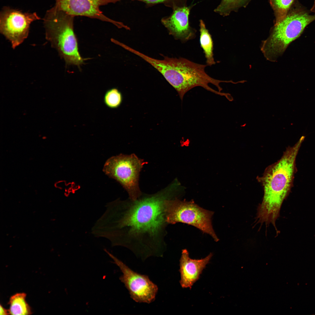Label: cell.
<instances>
[{
  "mask_svg": "<svg viewBox=\"0 0 315 315\" xmlns=\"http://www.w3.org/2000/svg\"><path fill=\"white\" fill-rule=\"evenodd\" d=\"M295 0H269L274 15V24L280 22L286 16L294 4Z\"/></svg>",
  "mask_w": 315,
  "mask_h": 315,
  "instance_id": "cell-16",
  "label": "cell"
},
{
  "mask_svg": "<svg viewBox=\"0 0 315 315\" xmlns=\"http://www.w3.org/2000/svg\"><path fill=\"white\" fill-rule=\"evenodd\" d=\"M305 138L302 136L294 146L288 147L280 159L267 167L262 176L257 178L264 191L262 202L257 210L258 223L271 224L276 229V220L291 187L296 158Z\"/></svg>",
  "mask_w": 315,
  "mask_h": 315,
  "instance_id": "cell-2",
  "label": "cell"
},
{
  "mask_svg": "<svg viewBox=\"0 0 315 315\" xmlns=\"http://www.w3.org/2000/svg\"><path fill=\"white\" fill-rule=\"evenodd\" d=\"M136 1L145 3L147 6L151 7L159 4H162L172 10L178 8L187 6L188 0H121Z\"/></svg>",
  "mask_w": 315,
  "mask_h": 315,
  "instance_id": "cell-18",
  "label": "cell"
},
{
  "mask_svg": "<svg viewBox=\"0 0 315 315\" xmlns=\"http://www.w3.org/2000/svg\"><path fill=\"white\" fill-rule=\"evenodd\" d=\"M200 41L206 59L207 66H211L216 64L213 52V43L211 36L206 28L204 21L199 20Z\"/></svg>",
  "mask_w": 315,
  "mask_h": 315,
  "instance_id": "cell-13",
  "label": "cell"
},
{
  "mask_svg": "<svg viewBox=\"0 0 315 315\" xmlns=\"http://www.w3.org/2000/svg\"><path fill=\"white\" fill-rule=\"evenodd\" d=\"M139 56L153 66L164 76L176 90L181 99L188 91L196 87H201L217 95L228 99L230 94L221 92L222 83H232L231 80L214 79L205 72L207 65L195 63L182 57H165L163 60L153 59L140 53Z\"/></svg>",
  "mask_w": 315,
  "mask_h": 315,
  "instance_id": "cell-3",
  "label": "cell"
},
{
  "mask_svg": "<svg viewBox=\"0 0 315 315\" xmlns=\"http://www.w3.org/2000/svg\"><path fill=\"white\" fill-rule=\"evenodd\" d=\"M26 294L24 293H17L10 298L8 309L9 314L30 315L32 312L30 307L26 300Z\"/></svg>",
  "mask_w": 315,
  "mask_h": 315,
  "instance_id": "cell-14",
  "label": "cell"
},
{
  "mask_svg": "<svg viewBox=\"0 0 315 315\" xmlns=\"http://www.w3.org/2000/svg\"><path fill=\"white\" fill-rule=\"evenodd\" d=\"M104 250L122 272L119 279L128 290L131 298L139 303L149 304L154 301L158 288L148 276L134 271L106 249Z\"/></svg>",
  "mask_w": 315,
  "mask_h": 315,
  "instance_id": "cell-9",
  "label": "cell"
},
{
  "mask_svg": "<svg viewBox=\"0 0 315 315\" xmlns=\"http://www.w3.org/2000/svg\"><path fill=\"white\" fill-rule=\"evenodd\" d=\"M251 0H221L214 10V12L225 17L233 11L236 12L240 8L246 7Z\"/></svg>",
  "mask_w": 315,
  "mask_h": 315,
  "instance_id": "cell-15",
  "label": "cell"
},
{
  "mask_svg": "<svg viewBox=\"0 0 315 315\" xmlns=\"http://www.w3.org/2000/svg\"><path fill=\"white\" fill-rule=\"evenodd\" d=\"M192 6L178 8L172 10V13L161 19L162 24L170 34L183 42L193 39L196 30L192 27L189 21V16Z\"/></svg>",
  "mask_w": 315,
  "mask_h": 315,
  "instance_id": "cell-11",
  "label": "cell"
},
{
  "mask_svg": "<svg viewBox=\"0 0 315 315\" xmlns=\"http://www.w3.org/2000/svg\"><path fill=\"white\" fill-rule=\"evenodd\" d=\"M54 6L74 17L82 16L96 19L111 23L119 28L127 29L128 27L123 23L114 20L104 15L100 7L119 0H55Z\"/></svg>",
  "mask_w": 315,
  "mask_h": 315,
  "instance_id": "cell-10",
  "label": "cell"
},
{
  "mask_svg": "<svg viewBox=\"0 0 315 315\" xmlns=\"http://www.w3.org/2000/svg\"><path fill=\"white\" fill-rule=\"evenodd\" d=\"M213 214V212L200 207L193 201H181L175 198L168 203L167 221L169 224L181 223L193 226L218 242L219 239L211 223Z\"/></svg>",
  "mask_w": 315,
  "mask_h": 315,
  "instance_id": "cell-7",
  "label": "cell"
},
{
  "mask_svg": "<svg viewBox=\"0 0 315 315\" xmlns=\"http://www.w3.org/2000/svg\"><path fill=\"white\" fill-rule=\"evenodd\" d=\"M173 189L170 186L134 200L118 198L107 203L92 227L94 235L107 239L112 246L127 248L142 260L162 257L167 246V208L174 198Z\"/></svg>",
  "mask_w": 315,
  "mask_h": 315,
  "instance_id": "cell-1",
  "label": "cell"
},
{
  "mask_svg": "<svg viewBox=\"0 0 315 315\" xmlns=\"http://www.w3.org/2000/svg\"><path fill=\"white\" fill-rule=\"evenodd\" d=\"M310 11L313 14H315V0H314L312 6L310 9Z\"/></svg>",
  "mask_w": 315,
  "mask_h": 315,
  "instance_id": "cell-20",
  "label": "cell"
},
{
  "mask_svg": "<svg viewBox=\"0 0 315 315\" xmlns=\"http://www.w3.org/2000/svg\"><path fill=\"white\" fill-rule=\"evenodd\" d=\"M147 163L134 154H120L108 159L103 170L120 183L127 192L129 198L134 200L143 194L139 186V176L144 165Z\"/></svg>",
  "mask_w": 315,
  "mask_h": 315,
  "instance_id": "cell-6",
  "label": "cell"
},
{
  "mask_svg": "<svg viewBox=\"0 0 315 315\" xmlns=\"http://www.w3.org/2000/svg\"><path fill=\"white\" fill-rule=\"evenodd\" d=\"M210 253L206 257L200 259L191 258L186 249L182 250L179 261L180 284L183 288L191 289L194 284L199 279L203 270L212 257Z\"/></svg>",
  "mask_w": 315,
  "mask_h": 315,
  "instance_id": "cell-12",
  "label": "cell"
},
{
  "mask_svg": "<svg viewBox=\"0 0 315 315\" xmlns=\"http://www.w3.org/2000/svg\"><path fill=\"white\" fill-rule=\"evenodd\" d=\"M0 315H8L9 314L8 310H7L4 308L1 305H0Z\"/></svg>",
  "mask_w": 315,
  "mask_h": 315,
  "instance_id": "cell-19",
  "label": "cell"
},
{
  "mask_svg": "<svg viewBox=\"0 0 315 315\" xmlns=\"http://www.w3.org/2000/svg\"><path fill=\"white\" fill-rule=\"evenodd\" d=\"M315 20V14H310L299 5L293 6L283 20L274 24L270 36L262 42L261 49L265 58L271 62L276 61L289 45Z\"/></svg>",
  "mask_w": 315,
  "mask_h": 315,
  "instance_id": "cell-4",
  "label": "cell"
},
{
  "mask_svg": "<svg viewBox=\"0 0 315 315\" xmlns=\"http://www.w3.org/2000/svg\"><path fill=\"white\" fill-rule=\"evenodd\" d=\"M122 101L123 96L121 93L117 89L115 88L107 90L104 97V101L105 105L111 108H115L119 107Z\"/></svg>",
  "mask_w": 315,
  "mask_h": 315,
  "instance_id": "cell-17",
  "label": "cell"
},
{
  "mask_svg": "<svg viewBox=\"0 0 315 315\" xmlns=\"http://www.w3.org/2000/svg\"><path fill=\"white\" fill-rule=\"evenodd\" d=\"M74 18L54 6L47 11L43 20L47 40L57 50L67 65L79 67L85 59L81 57L78 50L74 29Z\"/></svg>",
  "mask_w": 315,
  "mask_h": 315,
  "instance_id": "cell-5",
  "label": "cell"
},
{
  "mask_svg": "<svg viewBox=\"0 0 315 315\" xmlns=\"http://www.w3.org/2000/svg\"><path fill=\"white\" fill-rule=\"evenodd\" d=\"M41 19L36 12L24 13L9 7H4L0 13V30L15 48L27 37L30 24Z\"/></svg>",
  "mask_w": 315,
  "mask_h": 315,
  "instance_id": "cell-8",
  "label": "cell"
}]
</instances>
